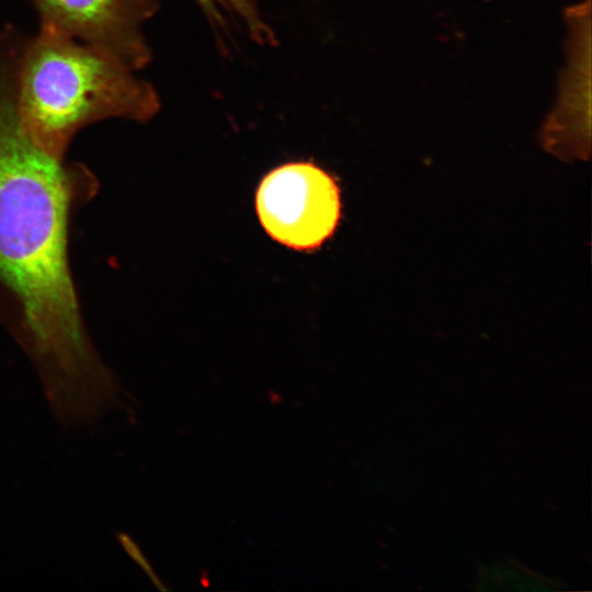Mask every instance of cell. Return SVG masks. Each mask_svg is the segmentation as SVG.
<instances>
[{
  "instance_id": "cell-2",
  "label": "cell",
  "mask_w": 592,
  "mask_h": 592,
  "mask_svg": "<svg viewBox=\"0 0 592 592\" xmlns=\"http://www.w3.org/2000/svg\"><path fill=\"white\" fill-rule=\"evenodd\" d=\"M18 111L27 134L61 158L82 127L103 119L146 122L160 110L155 88L113 55L39 25L23 39L15 70Z\"/></svg>"
},
{
  "instance_id": "cell-3",
  "label": "cell",
  "mask_w": 592,
  "mask_h": 592,
  "mask_svg": "<svg viewBox=\"0 0 592 592\" xmlns=\"http://www.w3.org/2000/svg\"><path fill=\"white\" fill-rule=\"evenodd\" d=\"M255 207L272 239L295 250H311L338 226L340 191L334 179L314 163H287L264 177Z\"/></svg>"
},
{
  "instance_id": "cell-6",
  "label": "cell",
  "mask_w": 592,
  "mask_h": 592,
  "mask_svg": "<svg viewBox=\"0 0 592 592\" xmlns=\"http://www.w3.org/2000/svg\"><path fill=\"white\" fill-rule=\"evenodd\" d=\"M217 33L226 34L227 16L241 21L249 35L260 44H273L272 30L252 0H195Z\"/></svg>"
},
{
  "instance_id": "cell-1",
  "label": "cell",
  "mask_w": 592,
  "mask_h": 592,
  "mask_svg": "<svg viewBox=\"0 0 592 592\" xmlns=\"http://www.w3.org/2000/svg\"><path fill=\"white\" fill-rule=\"evenodd\" d=\"M72 180L25 130L15 79L0 66V280L21 305L25 349L56 409L94 401L112 379L83 329L69 271Z\"/></svg>"
},
{
  "instance_id": "cell-4",
  "label": "cell",
  "mask_w": 592,
  "mask_h": 592,
  "mask_svg": "<svg viewBox=\"0 0 592 592\" xmlns=\"http://www.w3.org/2000/svg\"><path fill=\"white\" fill-rule=\"evenodd\" d=\"M41 25L100 48L137 71L151 59L145 24L158 0H32Z\"/></svg>"
},
{
  "instance_id": "cell-7",
  "label": "cell",
  "mask_w": 592,
  "mask_h": 592,
  "mask_svg": "<svg viewBox=\"0 0 592 592\" xmlns=\"http://www.w3.org/2000/svg\"><path fill=\"white\" fill-rule=\"evenodd\" d=\"M116 537H117V542L119 543L124 551L147 574L150 581L159 590H163V591L168 590L164 587L163 582L159 579L155 570L152 569L151 565L147 560L146 556L144 555L138 544L128 534L123 533V532L117 533Z\"/></svg>"
},
{
  "instance_id": "cell-5",
  "label": "cell",
  "mask_w": 592,
  "mask_h": 592,
  "mask_svg": "<svg viewBox=\"0 0 592 592\" xmlns=\"http://www.w3.org/2000/svg\"><path fill=\"white\" fill-rule=\"evenodd\" d=\"M570 26L568 66L559 96L544 128L545 144L562 152L565 144L574 143L577 152L589 148L590 139V0L567 11Z\"/></svg>"
}]
</instances>
